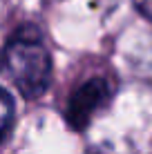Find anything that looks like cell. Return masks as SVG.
<instances>
[{"label":"cell","instance_id":"4","mask_svg":"<svg viewBox=\"0 0 152 154\" xmlns=\"http://www.w3.org/2000/svg\"><path fill=\"white\" fill-rule=\"evenodd\" d=\"M134 7H137L148 20H152V0H134Z\"/></svg>","mask_w":152,"mask_h":154},{"label":"cell","instance_id":"1","mask_svg":"<svg viewBox=\"0 0 152 154\" xmlns=\"http://www.w3.org/2000/svg\"><path fill=\"white\" fill-rule=\"evenodd\" d=\"M2 74L27 98H38L51 83V54L36 29H20L2 49Z\"/></svg>","mask_w":152,"mask_h":154},{"label":"cell","instance_id":"2","mask_svg":"<svg viewBox=\"0 0 152 154\" xmlns=\"http://www.w3.org/2000/svg\"><path fill=\"white\" fill-rule=\"evenodd\" d=\"M110 100V85L105 78H90L67 100L65 119L74 130H85L92 116Z\"/></svg>","mask_w":152,"mask_h":154},{"label":"cell","instance_id":"3","mask_svg":"<svg viewBox=\"0 0 152 154\" xmlns=\"http://www.w3.org/2000/svg\"><path fill=\"white\" fill-rule=\"evenodd\" d=\"M14 123V98L9 96V92L0 89V141L9 134Z\"/></svg>","mask_w":152,"mask_h":154}]
</instances>
